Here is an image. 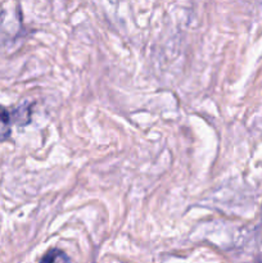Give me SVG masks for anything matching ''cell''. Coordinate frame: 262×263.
Returning <instances> with one entry per match:
<instances>
[{"mask_svg":"<svg viewBox=\"0 0 262 263\" xmlns=\"http://www.w3.org/2000/svg\"><path fill=\"white\" fill-rule=\"evenodd\" d=\"M10 135V117L8 110L0 105V141H4Z\"/></svg>","mask_w":262,"mask_h":263,"instance_id":"7a4b0ae2","label":"cell"},{"mask_svg":"<svg viewBox=\"0 0 262 263\" xmlns=\"http://www.w3.org/2000/svg\"><path fill=\"white\" fill-rule=\"evenodd\" d=\"M40 263H71V259L64 252L59 249H51L41 258Z\"/></svg>","mask_w":262,"mask_h":263,"instance_id":"6da1fadb","label":"cell"}]
</instances>
